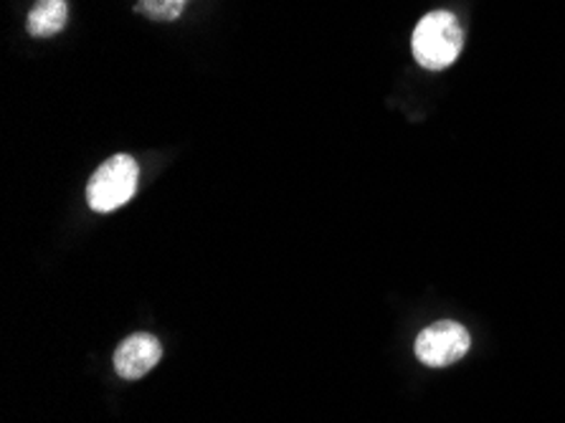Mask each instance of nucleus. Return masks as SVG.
I'll return each mask as SVG.
<instances>
[{
	"mask_svg": "<svg viewBox=\"0 0 565 423\" xmlns=\"http://www.w3.org/2000/svg\"><path fill=\"white\" fill-rule=\"evenodd\" d=\"M411 46L418 64L431 72H441L457 62L465 49V29L454 13L431 11L418 21Z\"/></svg>",
	"mask_w": 565,
	"mask_h": 423,
	"instance_id": "f257e3e1",
	"label": "nucleus"
},
{
	"mask_svg": "<svg viewBox=\"0 0 565 423\" xmlns=\"http://www.w3.org/2000/svg\"><path fill=\"white\" fill-rule=\"evenodd\" d=\"M140 186V168L132 155L119 152L115 158L102 162L94 170L87 186V203L92 211L109 213L122 209L127 201H132Z\"/></svg>",
	"mask_w": 565,
	"mask_h": 423,
	"instance_id": "f03ea898",
	"label": "nucleus"
},
{
	"mask_svg": "<svg viewBox=\"0 0 565 423\" xmlns=\"http://www.w3.org/2000/svg\"><path fill=\"white\" fill-rule=\"evenodd\" d=\"M469 345L472 338L465 325L454 319H439L416 338V358L429 368H447L467 356Z\"/></svg>",
	"mask_w": 565,
	"mask_h": 423,
	"instance_id": "7ed1b4c3",
	"label": "nucleus"
},
{
	"mask_svg": "<svg viewBox=\"0 0 565 423\" xmlns=\"http://www.w3.org/2000/svg\"><path fill=\"white\" fill-rule=\"evenodd\" d=\"M162 345L150 332H135L115 350V370L125 381H140L158 366Z\"/></svg>",
	"mask_w": 565,
	"mask_h": 423,
	"instance_id": "20e7f679",
	"label": "nucleus"
},
{
	"mask_svg": "<svg viewBox=\"0 0 565 423\" xmlns=\"http://www.w3.org/2000/svg\"><path fill=\"white\" fill-rule=\"evenodd\" d=\"M68 21L66 0H36L29 13V33L33 39H51Z\"/></svg>",
	"mask_w": 565,
	"mask_h": 423,
	"instance_id": "39448f33",
	"label": "nucleus"
},
{
	"mask_svg": "<svg viewBox=\"0 0 565 423\" xmlns=\"http://www.w3.org/2000/svg\"><path fill=\"white\" fill-rule=\"evenodd\" d=\"M188 0H137V13H142L145 19L158 21V23H170L181 19L185 11Z\"/></svg>",
	"mask_w": 565,
	"mask_h": 423,
	"instance_id": "423d86ee",
	"label": "nucleus"
}]
</instances>
